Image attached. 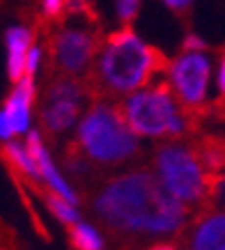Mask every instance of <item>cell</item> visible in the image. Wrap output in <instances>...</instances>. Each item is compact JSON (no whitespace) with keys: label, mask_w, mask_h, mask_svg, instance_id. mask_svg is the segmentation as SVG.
Wrapping results in <instances>:
<instances>
[{"label":"cell","mask_w":225,"mask_h":250,"mask_svg":"<svg viewBox=\"0 0 225 250\" xmlns=\"http://www.w3.org/2000/svg\"><path fill=\"white\" fill-rule=\"evenodd\" d=\"M32 35L28 28L14 25L7 30V74L9 78L19 83L21 78H25V58L32 46Z\"/></svg>","instance_id":"obj_12"},{"label":"cell","mask_w":225,"mask_h":250,"mask_svg":"<svg viewBox=\"0 0 225 250\" xmlns=\"http://www.w3.org/2000/svg\"><path fill=\"white\" fill-rule=\"evenodd\" d=\"M163 2L173 9V12H186V9L193 5V0H163Z\"/></svg>","instance_id":"obj_21"},{"label":"cell","mask_w":225,"mask_h":250,"mask_svg":"<svg viewBox=\"0 0 225 250\" xmlns=\"http://www.w3.org/2000/svg\"><path fill=\"white\" fill-rule=\"evenodd\" d=\"M62 12H67V0H44V16L60 19Z\"/></svg>","instance_id":"obj_18"},{"label":"cell","mask_w":225,"mask_h":250,"mask_svg":"<svg viewBox=\"0 0 225 250\" xmlns=\"http://www.w3.org/2000/svg\"><path fill=\"white\" fill-rule=\"evenodd\" d=\"M39 60H42V48H39V46H32L30 51H28V58H25V76L35 78Z\"/></svg>","instance_id":"obj_17"},{"label":"cell","mask_w":225,"mask_h":250,"mask_svg":"<svg viewBox=\"0 0 225 250\" xmlns=\"http://www.w3.org/2000/svg\"><path fill=\"white\" fill-rule=\"evenodd\" d=\"M88 92V85L76 78H58L46 87L42 94V124L51 136H60L74 126Z\"/></svg>","instance_id":"obj_7"},{"label":"cell","mask_w":225,"mask_h":250,"mask_svg":"<svg viewBox=\"0 0 225 250\" xmlns=\"http://www.w3.org/2000/svg\"><path fill=\"white\" fill-rule=\"evenodd\" d=\"M138 5H140V0H112L115 21L122 25H129L138 14Z\"/></svg>","instance_id":"obj_16"},{"label":"cell","mask_w":225,"mask_h":250,"mask_svg":"<svg viewBox=\"0 0 225 250\" xmlns=\"http://www.w3.org/2000/svg\"><path fill=\"white\" fill-rule=\"evenodd\" d=\"M74 149L90 161V166L115 167L134 161L140 154V143L120 108L97 101L78 124Z\"/></svg>","instance_id":"obj_3"},{"label":"cell","mask_w":225,"mask_h":250,"mask_svg":"<svg viewBox=\"0 0 225 250\" xmlns=\"http://www.w3.org/2000/svg\"><path fill=\"white\" fill-rule=\"evenodd\" d=\"M51 64L58 67L67 78L83 76L92 64V58L99 51L97 30L88 23L60 25L53 32L51 42Z\"/></svg>","instance_id":"obj_6"},{"label":"cell","mask_w":225,"mask_h":250,"mask_svg":"<svg viewBox=\"0 0 225 250\" xmlns=\"http://www.w3.org/2000/svg\"><path fill=\"white\" fill-rule=\"evenodd\" d=\"M120 110L135 136L180 138L188 129L186 115L181 113L168 83H157L134 92Z\"/></svg>","instance_id":"obj_4"},{"label":"cell","mask_w":225,"mask_h":250,"mask_svg":"<svg viewBox=\"0 0 225 250\" xmlns=\"http://www.w3.org/2000/svg\"><path fill=\"white\" fill-rule=\"evenodd\" d=\"M152 166H154V174L161 179L168 193L184 205H200L207 197H211L209 172L198 149L191 145H161L154 152Z\"/></svg>","instance_id":"obj_5"},{"label":"cell","mask_w":225,"mask_h":250,"mask_svg":"<svg viewBox=\"0 0 225 250\" xmlns=\"http://www.w3.org/2000/svg\"><path fill=\"white\" fill-rule=\"evenodd\" d=\"M35 101V78L25 76L16 83L14 92L7 97L5 110H7L14 133H28L30 131V106Z\"/></svg>","instance_id":"obj_10"},{"label":"cell","mask_w":225,"mask_h":250,"mask_svg":"<svg viewBox=\"0 0 225 250\" xmlns=\"http://www.w3.org/2000/svg\"><path fill=\"white\" fill-rule=\"evenodd\" d=\"M188 250H225V213H207L188 234Z\"/></svg>","instance_id":"obj_11"},{"label":"cell","mask_w":225,"mask_h":250,"mask_svg":"<svg viewBox=\"0 0 225 250\" xmlns=\"http://www.w3.org/2000/svg\"><path fill=\"white\" fill-rule=\"evenodd\" d=\"M71 241L78 250H104V239L97 229L88 223L71 225Z\"/></svg>","instance_id":"obj_14"},{"label":"cell","mask_w":225,"mask_h":250,"mask_svg":"<svg viewBox=\"0 0 225 250\" xmlns=\"http://www.w3.org/2000/svg\"><path fill=\"white\" fill-rule=\"evenodd\" d=\"M94 211L108 232L134 239L177 234L188 218L186 205L147 170L108 179L94 195Z\"/></svg>","instance_id":"obj_1"},{"label":"cell","mask_w":225,"mask_h":250,"mask_svg":"<svg viewBox=\"0 0 225 250\" xmlns=\"http://www.w3.org/2000/svg\"><path fill=\"white\" fill-rule=\"evenodd\" d=\"M150 250H177V248L170 246V243H157V246H152Z\"/></svg>","instance_id":"obj_23"},{"label":"cell","mask_w":225,"mask_h":250,"mask_svg":"<svg viewBox=\"0 0 225 250\" xmlns=\"http://www.w3.org/2000/svg\"><path fill=\"white\" fill-rule=\"evenodd\" d=\"M218 94L225 99V51L221 55V67H218Z\"/></svg>","instance_id":"obj_22"},{"label":"cell","mask_w":225,"mask_h":250,"mask_svg":"<svg viewBox=\"0 0 225 250\" xmlns=\"http://www.w3.org/2000/svg\"><path fill=\"white\" fill-rule=\"evenodd\" d=\"M46 205L53 211V216H58L62 223H69V225H76L78 223V211L71 202H67L65 197H60L58 193H46Z\"/></svg>","instance_id":"obj_15"},{"label":"cell","mask_w":225,"mask_h":250,"mask_svg":"<svg viewBox=\"0 0 225 250\" xmlns=\"http://www.w3.org/2000/svg\"><path fill=\"white\" fill-rule=\"evenodd\" d=\"M161 69H168L165 55L147 46L131 28H120L106 39L90 85L104 94H134Z\"/></svg>","instance_id":"obj_2"},{"label":"cell","mask_w":225,"mask_h":250,"mask_svg":"<svg viewBox=\"0 0 225 250\" xmlns=\"http://www.w3.org/2000/svg\"><path fill=\"white\" fill-rule=\"evenodd\" d=\"M170 87L184 106L200 108L207 99L211 76V60L204 51H184L168 69Z\"/></svg>","instance_id":"obj_8"},{"label":"cell","mask_w":225,"mask_h":250,"mask_svg":"<svg viewBox=\"0 0 225 250\" xmlns=\"http://www.w3.org/2000/svg\"><path fill=\"white\" fill-rule=\"evenodd\" d=\"M14 136V126H12V120H9L7 110H0V140H9Z\"/></svg>","instance_id":"obj_19"},{"label":"cell","mask_w":225,"mask_h":250,"mask_svg":"<svg viewBox=\"0 0 225 250\" xmlns=\"http://www.w3.org/2000/svg\"><path fill=\"white\" fill-rule=\"evenodd\" d=\"M5 159H7L12 166L19 167L23 174L32 177L35 182H39V179H42V172H39L37 163H35V159H32L30 152H28V147H21L19 143L5 145Z\"/></svg>","instance_id":"obj_13"},{"label":"cell","mask_w":225,"mask_h":250,"mask_svg":"<svg viewBox=\"0 0 225 250\" xmlns=\"http://www.w3.org/2000/svg\"><path fill=\"white\" fill-rule=\"evenodd\" d=\"M25 147H28L30 156L35 159V163H37L39 172H42V179L51 186L53 193H58V195L65 197L67 202L76 205V202H78V195H76L74 190H71V186L65 182V177L55 170L51 156H48V152H46V147H44V140L39 136V131H28V143H25Z\"/></svg>","instance_id":"obj_9"},{"label":"cell","mask_w":225,"mask_h":250,"mask_svg":"<svg viewBox=\"0 0 225 250\" xmlns=\"http://www.w3.org/2000/svg\"><path fill=\"white\" fill-rule=\"evenodd\" d=\"M207 46H204V42L198 35H188L186 39H184V51H204Z\"/></svg>","instance_id":"obj_20"}]
</instances>
